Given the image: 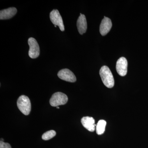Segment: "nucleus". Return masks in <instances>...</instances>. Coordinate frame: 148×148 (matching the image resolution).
I'll list each match as a JSON object with an SVG mask.
<instances>
[{
	"label": "nucleus",
	"instance_id": "obj_9",
	"mask_svg": "<svg viewBox=\"0 0 148 148\" xmlns=\"http://www.w3.org/2000/svg\"><path fill=\"white\" fill-rule=\"evenodd\" d=\"M83 126L90 132H93L95 130V120L92 117H83L81 119Z\"/></svg>",
	"mask_w": 148,
	"mask_h": 148
},
{
	"label": "nucleus",
	"instance_id": "obj_1",
	"mask_svg": "<svg viewBox=\"0 0 148 148\" xmlns=\"http://www.w3.org/2000/svg\"><path fill=\"white\" fill-rule=\"evenodd\" d=\"M100 75L104 85L108 88L114 85V80L110 70L107 66H103L100 69Z\"/></svg>",
	"mask_w": 148,
	"mask_h": 148
},
{
	"label": "nucleus",
	"instance_id": "obj_2",
	"mask_svg": "<svg viewBox=\"0 0 148 148\" xmlns=\"http://www.w3.org/2000/svg\"><path fill=\"white\" fill-rule=\"evenodd\" d=\"M17 106L19 110L24 114L28 115L31 110V103L30 99L26 95H22L18 98Z\"/></svg>",
	"mask_w": 148,
	"mask_h": 148
},
{
	"label": "nucleus",
	"instance_id": "obj_6",
	"mask_svg": "<svg viewBox=\"0 0 148 148\" xmlns=\"http://www.w3.org/2000/svg\"><path fill=\"white\" fill-rule=\"evenodd\" d=\"M58 76L59 78L70 82H75L76 77L73 73L68 69H64L58 72Z\"/></svg>",
	"mask_w": 148,
	"mask_h": 148
},
{
	"label": "nucleus",
	"instance_id": "obj_12",
	"mask_svg": "<svg viewBox=\"0 0 148 148\" xmlns=\"http://www.w3.org/2000/svg\"><path fill=\"white\" fill-rule=\"evenodd\" d=\"M106 122L104 120L99 121L96 125V132L98 135L103 134L105 131Z\"/></svg>",
	"mask_w": 148,
	"mask_h": 148
},
{
	"label": "nucleus",
	"instance_id": "obj_8",
	"mask_svg": "<svg viewBox=\"0 0 148 148\" xmlns=\"http://www.w3.org/2000/svg\"><path fill=\"white\" fill-rule=\"evenodd\" d=\"M112 27V22L111 19L104 16L102 20L100 27V32L103 36H106L110 31Z\"/></svg>",
	"mask_w": 148,
	"mask_h": 148
},
{
	"label": "nucleus",
	"instance_id": "obj_13",
	"mask_svg": "<svg viewBox=\"0 0 148 148\" xmlns=\"http://www.w3.org/2000/svg\"><path fill=\"white\" fill-rule=\"evenodd\" d=\"M56 135V132L53 130H51L44 133L42 135V140H48L53 138Z\"/></svg>",
	"mask_w": 148,
	"mask_h": 148
},
{
	"label": "nucleus",
	"instance_id": "obj_5",
	"mask_svg": "<svg viewBox=\"0 0 148 148\" xmlns=\"http://www.w3.org/2000/svg\"><path fill=\"white\" fill-rule=\"evenodd\" d=\"M51 21L54 25L58 26L61 31H65V27L63 19L61 14L57 10H53L50 13Z\"/></svg>",
	"mask_w": 148,
	"mask_h": 148
},
{
	"label": "nucleus",
	"instance_id": "obj_7",
	"mask_svg": "<svg viewBox=\"0 0 148 148\" xmlns=\"http://www.w3.org/2000/svg\"><path fill=\"white\" fill-rule=\"evenodd\" d=\"M127 61L124 57L120 58L117 61L116 70L118 73L121 76L126 75L127 73Z\"/></svg>",
	"mask_w": 148,
	"mask_h": 148
},
{
	"label": "nucleus",
	"instance_id": "obj_11",
	"mask_svg": "<svg viewBox=\"0 0 148 148\" xmlns=\"http://www.w3.org/2000/svg\"><path fill=\"white\" fill-rule=\"evenodd\" d=\"M16 12L17 9L15 8H10L3 10L0 11V19L1 20L10 19L13 17Z\"/></svg>",
	"mask_w": 148,
	"mask_h": 148
},
{
	"label": "nucleus",
	"instance_id": "obj_16",
	"mask_svg": "<svg viewBox=\"0 0 148 148\" xmlns=\"http://www.w3.org/2000/svg\"><path fill=\"white\" fill-rule=\"evenodd\" d=\"M54 26H55V27H56V25H54Z\"/></svg>",
	"mask_w": 148,
	"mask_h": 148
},
{
	"label": "nucleus",
	"instance_id": "obj_4",
	"mask_svg": "<svg viewBox=\"0 0 148 148\" xmlns=\"http://www.w3.org/2000/svg\"><path fill=\"white\" fill-rule=\"evenodd\" d=\"M28 44L29 46V55L32 58H36L40 55L39 46L36 40L33 38H30L28 40Z\"/></svg>",
	"mask_w": 148,
	"mask_h": 148
},
{
	"label": "nucleus",
	"instance_id": "obj_15",
	"mask_svg": "<svg viewBox=\"0 0 148 148\" xmlns=\"http://www.w3.org/2000/svg\"><path fill=\"white\" fill-rule=\"evenodd\" d=\"M56 108L59 109V107H56Z\"/></svg>",
	"mask_w": 148,
	"mask_h": 148
},
{
	"label": "nucleus",
	"instance_id": "obj_10",
	"mask_svg": "<svg viewBox=\"0 0 148 148\" xmlns=\"http://www.w3.org/2000/svg\"><path fill=\"white\" fill-rule=\"evenodd\" d=\"M78 30L81 35H82L86 32L87 28V21L84 14L80 13L77 23Z\"/></svg>",
	"mask_w": 148,
	"mask_h": 148
},
{
	"label": "nucleus",
	"instance_id": "obj_3",
	"mask_svg": "<svg viewBox=\"0 0 148 148\" xmlns=\"http://www.w3.org/2000/svg\"><path fill=\"white\" fill-rule=\"evenodd\" d=\"M68 101V96L66 94L58 92L53 94L50 98L49 103L51 106L57 107L61 105H65Z\"/></svg>",
	"mask_w": 148,
	"mask_h": 148
},
{
	"label": "nucleus",
	"instance_id": "obj_14",
	"mask_svg": "<svg viewBox=\"0 0 148 148\" xmlns=\"http://www.w3.org/2000/svg\"><path fill=\"white\" fill-rule=\"evenodd\" d=\"M0 148H12L10 145L8 143H4L3 141L0 142Z\"/></svg>",
	"mask_w": 148,
	"mask_h": 148
}]
</instances>
